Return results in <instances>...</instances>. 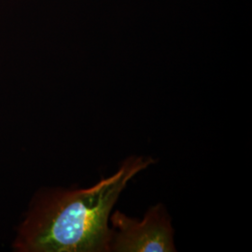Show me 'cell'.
Returning a JSON list of instances; mask_svg holds the SVG:
<instances>
[{"mask_svg":"<svg viewBox=\"0 0 252 252\" xmlns=\"http://www.w3.org/2000/svg\"><path fill=\"white\" fill-rule=\"evenodd\" d=\"M109 221L113 229L110 252H177L171 217L161 203L150 207L141 220L117 210Z\"/></svg>","mask_w":252,"mask_h":252,"instance_id":"2","label":"cell"},{"mask_svg":"<svg viewBox=\"0 0 252 252\" xmlns=\"http://www.w3.org/2000/svg\"><path fill=\"white\" fill-rule=\"evenodd\" d=\"M154 162L152 157L131 156L92 187L46 192L22 225L15 248L30 252H110L112 208L127 184Z\"/></svg>","mask_w":252,"mask_h":252,"instance_id":"1","label":"cell"}]
</instances>
